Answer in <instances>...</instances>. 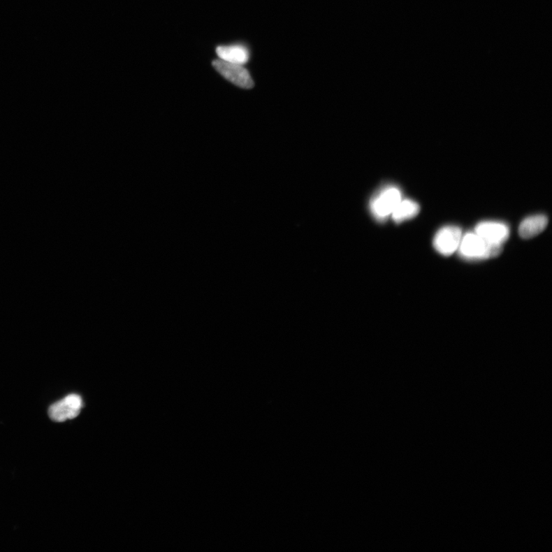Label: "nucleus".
I'll use <instances>...</instances> for the list:
<instances>
[{
    "label": "nucleus",
    "instance_id": "f257e3e1",
    "mask_svg": "<svg viewBox=\"0 0 552 552\" xmlns=\"http://www.w3.org/2000/svg\"><path fill=\"white\" fill-rule=\"evenodd\" d=\"M459 250L460 256L466 259H487L498 256L502 245L488 242L476 233H469L462 238Z\"/></svg>",
    "mask_w": 552,
    "mask_h": 552
},
{
    "label": "nucleus",
    "instance_id": "f03ea898",
    "mask_svg": "<svg viewBox=\"0 0 552 552\" xmlns=\"http://www.w3.org/2000/svg\"><path fill=\"white\" fill-rule=\"evenodd\" d=\"M401 200L399 189L396 187H388L375 197L370 203V210L377 220L384 221L392 215Z\"/></svg>",
    "mask_w": 552,
    "mask_h": 552
},
{
    "label": "nucleus",
    "instance_id": "7ed1b4c3",
    "mask_svg": "<svg viewBox=\"0 0 552 552\" xmlns=\"http://www.w3.org/2000/svg\"><path fill=\"white\" fill-rule=\"evenodd\" d=\"M212 66L226 80L240 88L244 89L254 88V82L252 81L248 70L242 65L217 59L212 61Z\"/></svg>",
    "mask_w": 552,
    "mask_h": 552
},
{
    "label": "nucleus",
    "instance_id": "20e7f679",
    "mask_svg": "<svg viewBox=\"0 0 552 552\" xmlns=\"http://www.w3.org/2000/svg\"><path fill=\"white\" fill-rule=\"evenodd\" d=\"M82 406V399L80 395L69 394L50 407L49 415L54 421L64 422L80 415Z\"/></svg>",
    "mask_w": 552,
    "mask_h": 552
},
{
    "label": "nucleus",
    "instance_id": "39448f33",
    "mask_svg": "<svg viewBox=\"0 0 552 552\" xmlns=\"http://www.w3.org/2000/svg\"><path fill=\"white\" fill-rule=\"evenodd\" d=\"M462 231L458 226H447L440 228L433 240V247L441 255L451 256L459 249Z\"/></svg>",
    "mask_w": 552,
    "mask_h": 552
},
{
    "label": "nucleus",
    "instance_id": "423d86ee",
    "mask_svg": "<svg viewBox=\"0 0 552 552\" xmlns=\"http://www.w3.org/2000/svg\"><path fill=\"white\" fill-rule=\"evenodd\" d=\"M475 233L488 242L502 245L509 238V228L502 223L483 222L477 226Z\"/></svg>",
    "mask_w": 552,
    "mask_h": 552
},
{
    "label": "nucleus",
    "instance_id": "0eeeda50",
    "mask_svg": "<svg viewBox=\"0 0 552 552\" xmlns=\"http://www.w3.org/2000/svg\"><path fill=\"white\" fill-rule=\"evenodd\" d=\"M548 224L549 219L545 215H539L527 217L519 226V235L525 240L533 238L545 231Z\"/></svg>",
    "mask_w": 552,
    "mask_h": 552
},
{
    "label": "nucleus",
    "instance_id": "6e6552de",
    "mask_svg": "<svg viewBox=\"0 0 552 552\" xmlns=\"http://www.w3.org/2000/svg\"><path fill=\"white\" fill-rule=\"evenodd\" d=\"M217 54L221 60L242 66L249 59V50L242 45L218 46Z\"/></svg>",
    "mask_w": 552,
    "mask_h": 552
},
{
    "label": "nucleus",
    "instance_id": "1a4fd4ad",
    "mask_svg": "<svg viewBox=\"0 0 552 552\" xmlns=\"http://www.w3.org/2000/svg\"><path fill=\"white\" fill-rule=\"evenodd\" d=\"M420 210L419 204L416 202L411 200H401L395 209L393 210L391 217L394 222L400 224L416 217L419 215Z\"/></svg>",
    "mask_w": 552,
    "mask_h": 552
}]
</instances>
